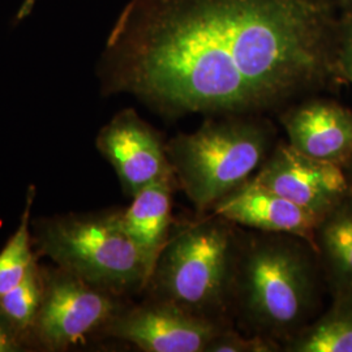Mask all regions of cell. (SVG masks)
<instances>
[{"instance_id": "1", "label": "cell", "mask_w": 352, "mask_h": 352, "mask_svg": "<svg viewBox=\"0 0 352 352\" xmlns=\"http://www.w3.org/2000/svg\"><path fill=\"white\" fill-rule=\"evenodd\" d=\"M331 0H131L102 54V91L167 118L283 109L340 76Z\"/></svg>"}, {"instance_id": "2", "label": "cell", "mask_w": 352, "mask_h": 352, "mask_svg": "<svg viewBox=\"0 0 352 352\" xmlns=\"http://www.w3.org/2000/svg\"><path fill=\"white\" fill-rule=\"evenodd\" d=\"M324 277L315 247L302 238L240 232L231 315L236 329L285 346L315 320Z\"/></svg>"}, {"instance_id": "3", "label": "cell", "mask_w": 352, "mask_h": 352, "mask_svg": "<svg viewBox=\"0 0 352 352\" xmlns=\"http://www.w3.org/2000/svg\"><path fill=\"white\" fill-rule=\"evenodd\" d=\"M240 232L235 223L213 213L173 230L144 291L193 315L234 325Z\"/></svg>"}, {"instance_id": "4", "label": "cell", "mask_w": 352, "mask_h": 352, "mask_svg": "<svg viewBox=\"0 0 352 352\" xmlns=\"http://www.w3.org/2000/svg\"><path fill=\"white\" fill-rule=\"evenodd\" d=\"M274 133L257 113L210 115L166 144L176 186L199 217L258 171L274 148Z\"/></svg>"}, {"instance_id": "5", "label": "cell", "mask_w": 352, "mask_h": 352, "mask_svg": "<svg viewBox=\"0 0 352 352\" xmlns=\"http://www.w3.org/2000/svg\"><path fill=\"white\" fill-rule=\"evenodd\" d=\"M123 209L67 214L33 222L39 253L58 267L122 298L144 291L149 273L129 238Z\"/></svg>"}, {"instance_id": "6", "label": "cell", "mask_w": 352, "mask_h": 352, "mask_svg": "<svg viewBox=\"0 0 352 352\" xmlns=\"http://www.w3.org/2000/svg\"><path fill=\"white\" fill-rule=\"evenodd\" d=\"M123 308L120 298L60 267L43 270V296L29 340L63 351L103 331Z\"/></svg>"}, {"instance_id": "7", "label": "cell", "mask_w": 352, "mask_h": 352, "mask_svg": "<svg viewBox=\"0 0 352 352\" xmlns=\"http://www.w3.org/2000/svg\"><path fill=\"white\" fill-rule=\"evenodd\" d=\"M226 324L193 315L173 302L148 298L123 307L103 329V334L124 340L145 352H205Z\"/></svg>"}, {"instance_id": "8", "label": "cell", "mask_w": 352, "mask_h": 352, "mask_svg": "<svg viewBox=\"0 0 352 352\" xmlns=\"http://www.w3.org/2000/svg\"><path fill=\"white\" fill-rule=\"evenodd\" d=\"M252 179L322 218L351 196L342 167L308 157L289 142L276 144Z\"/></svg>"}, {"instance_id": "9", "label": "cell", "mask_w": 352, "mask_h": 352, "mask_svg": "<svg viewBox=\"0 0 352 352\" xmlns=\"http://www.w3.org/2000/svg\"><path fill=\"white\" fill-rule=\"evenodd\" d=\"M96 146L129 197L153 183L175 179L162 136L133 109L119 111L102 126Z\"/></svg>"}, {"instance_id": "10", "label": "cell", "mask_w": 352, "mask_h": 352, "mask_svg": "<svg viewBox=\"0 0 352 352\" xmlns=\"http://www.w3.org/2000/svg\"><path fill=\"white\" fill-rule=\"evenodd\" d=\"M280 123L289 145L302 154L343 167L352 158V111L338 102L308 98L291 103Z\"/></svg>"}, {"instance_id": "11", "label": "cell", "mask_w": 352, "mask_h": 352, "mask_svg": "<svg viewBox=\"0 0 352 352\" xmlns=\"http://www.w3.org/2000/svg\"><path fill=\"white\" fill-rule=\"evenodd\" d=\"M210 213L236 226L289 234L309 241L312 245L316 228L322 219V217L265 188L252 177L217 202Z\"/></svg>"}, {"instance_id": "12", "label": "cell", "mask_w": 352, "mask_h": 352, "mask_svg": "<svg viewBox=\"0 0 352 352\" xmlns=\"http://www.w3.org/2000/svg\"><path fill=\"white\" fill-rule=\"evenodd\" d=\"M176 188L174 177L153 183L140 190L122 210L126 231L141 253L149 279L173 232V193Z\"/></svg>"}, {"instance_id": "13", "label": "cell", "mask_w": 352, "mask_h": 352, "mask_svg": "<svg viewBox=\"0 0 352 352\" xmlns=\"http://www.w3.org/2000/svg\"><path fill=\"white\" fill-rule=\"evenodd\" d=\"M314 247L331 296L352 295V196L321 219Z\"/></svg>"}, {"instance_id": "14", "label": "cell", "mask_w": 352, "mask_h": 352, "mask_svg": "<svg viewBox=\"0 0 352 352\" xmlns=\"http://www.w3.org/2000/svg\"><path fill=\"white\" fill-rule=\"evenodd\" d=\"M285 352H352V295L333 298L327 312L283 346Z\"/></svg>"}, {"instance_id": "15", "label": "cell", "mask_w": 352, "mask_h": 352, "mask_svg": "<svg viewBox=\"0 0 352 352\" xmlns=\"http://www.w3.org/2000/svg\"><path fill=\"white\" fill-rule=\"evenodd\" d=\"M36 197V187L26 192L25 206L20 225L0 251V296L16 287L26 276L36 257L32 251V209Z\"/></svg>"}, {"instance_id": "16", "label": "cell", "mask_w": 352, "mask_h": 352, "mask_svg": "<svg viewBox=\"0 0 352 352\" xmlns=\"http://www.w3.org/2000/svg\"><path fill=\"white\" fill-rule=\"evenodd\" d=\"M43 296V269L33 263L24 279L0 296V315L17 330L26 342L36 321Z\"/></svg>"}, {"instance_id": "17", "label": "cell", "mask_w": 352, "mask_h": 352, "mask_svg": "<svg viewBox=\"0 0 352 352\" xmlns=\"http://www.w3.org/2000/svg\"><path fill=\"white\" fill-rule=\"evenodd\" d=\"M283 347L276 340L250 336L231 325L223 329L208 344L205 352H280Z\"/></svg>"}, {"instance_id": "18", "label": "cell", "mask_w": 352, "mask_h": 352, "mask_svg": "<svg viewBox=\"0 0 352 352\" xmlns=\"http://www.w3.org/2000/svg\"><path fill=\"white\" fill-rule=\"evenodd\" d=\"M338 67L340 76L352 84V16L340 26Z\"/></svg>"}, {"instance_id": "19", "label": "cell", "mask_w": 352, "mask_h": 352, "mask_svg": "<svg viewBox=\"0 0 352 352\" xmlns=\"http://www.w3.org/2000/svg\"><path fill=\"white\" fill-rule=\"evenodd\" d=\"M26 346L25 338L0 315V352L24 351Z\"/></svg>"}, {"instance_id": "20", "label": "cell", "mask_w": 352, "mask_h": 352, "mask_svg": "<svg viewBox=\"0 0 352 352\" xmlns=\"http://www.w3.org/2000/svg\"><path fill=\"white\" fill-rule=\"evenodd\" d=\"M36 1H37V0H24V1H23L21 7H20V10H19V12H17V16H16L17 21L23 20L28 14H30L33 7H34V4H36Z\"/></svg>"}, {"instance_id": "21", "label": "cell", "mask_w": 352, "mask_h": 352, "mask_svg": "<svg viewBox=\"0 0 352 352\" xmlns=\"http://www.w3.org/2000/svg\"><path fill=\"white\" fill-rule=\"evenodd\" d=\"M343 171H344V175L347 177V182H349V186H350V189H351V196H352V158L347 162V164H344L343 167Z\"/></svg>"}, {"instance_id": "22", "label": "cell", "mask_w": 352, "mask_h": 352, "mask_svg": "<svg viewBox=\"0 0 352 352\" xmlns=\"http://www.w3.org/2000/svg\"><path fill=\"white\" fill-rule=\"evenodd\" d=\"M343 3H347V4H352V0H342Z\"/></svg>"}]
</instances>
